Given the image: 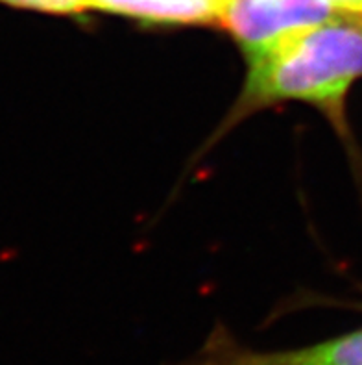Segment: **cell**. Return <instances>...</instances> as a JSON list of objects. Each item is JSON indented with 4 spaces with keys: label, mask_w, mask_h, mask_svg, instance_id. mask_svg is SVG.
Segmentation results:
<instances>
[{
    "label": "cell",
    "mask_w": 362,
    "mask_h": 365,
    "mask_svg": "<svg viewBox=\"0 0 362 365\" xmlns=\"http://www.w3.org/2000/svg\"><path fill=\"white\" fill-rule=\"evenodd\" d=\"M339 11L362 17V0H329Z\"/></svg>",
    "instance_id": "8992f818"
},
{
    "label": "cell",
    "mask_w": 362,
    "mask_h": 365,
    "mask_svg": "<svg viewBox=\"0 0 362 365\" xmlns=\"http://www.w3.org/2000/svg\"><path fill=\"white\" fill-rule=\"evenodd\" d=\"M2 2L21 8L43 9L52 14H80L83 9L91 8L89 0H2Z\"/></svg>",
    "instance_id": "5b68a950"
},
{
    "label": "cell",
    "mask_w": 362,
    "mask_h": 365,
    "mask_svg": "<svg viewBox=\"0 0 362 365\" xmlns=\"http://www.w3.org/2000/svg\"><path fill=\"white\" fill-rule=\"evenodd\" d=\"M230 0H89L91 8L156 23H222Z\"/></svg>",
    "instance_id": "277c9868"
},
{
    "label": "cell",
    "mask_w": 362,
    "mask_h": 365,
    "mask_svg": "<svg viewBox=\"0 0 362 365\" xmlns=\"http://www.w3.org/2000/svg\"><path fill=\"white\" fill-rule=\"evenodd\" d=\"M172 365H362V330L309 347L262 352L243 347L218 327L196 356Z\"/></svg>",
    "instance_id": "7a4b0ae2"
},
{
    "label": "cell",
    "mask_w": 362,
    "mask_h": 365,
    "mask_svg": "<svg viewBox=\"0 0 362 365\" xmlns=\"http://www.w3.org/2000/svg\"><path fill=\"white\" fill-rule=\"evenodd\" d=\"M342 15L329 0H230L220 24L247 46Z\"/></svg>",
    "instance_id": "3957f363"
},
{
    "label": "cell",
    "mask_w": 362,
    "mask_h": 365,
    "mask_svg": "<svg viewBox=\"0 0 362 365\" xmlns=\"http://www.w3.org/2000/svg\"><path fill=\"white\" fill-rule=\"evenodd\" d=\"M250 73L239 113L298 98L344 123L351 83L362 76V17L342 15L244 46Z\"/></svg>",
    "instance_id": "6da1fadb"
}]
</instances>
